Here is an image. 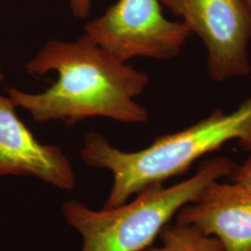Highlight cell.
<instances>
[{
  "mask_svg": "<svg viewBox=\"0 0 251 251\" xmlns=\"http://www.w3.org/2000/svg\"><path fill=\"white\" fill-rule=\"evenodd\" d=\"M160 0H117L88 22L84 35L121 62L142 57L170 60L179 56L191 31L163 15Z\"/></svg>",
  "mask_w": 251,
  "mask_h": 251,
  "instance_id": "277c9868",
  "label": "cell"
},
{
  "mask_svg": "<svg viewBox=\"0 0 251 251\" xmlns=\"http://www.w3.org/2000/svg\"><path fill=\"white\" fill-rule=\"evenodd\" d=\"M4 79V75H3V73L1 71V69H0V81L3 80Z\"/></svg>",
  "mask_w": 251,
  "mask_h": 251,
  "instance_id": "8fae6325",
  "label": "cell"
},
{
  "mask_svg": "<svg viewBox=\"0 0 251 251\" xmlns=\"http://www.w3.org/2000/svg\"><path fill=\"white\" fill-rule=\"evenodd\" d=\"M161 247L143 251H225L223 244L197 226L189 224H168L160 231Z\"/></svg>",
  "mask_w": 251,
  "mask_h": 251,
  "instance_id": "ba28073f",
  "label": "cell"
},
{
  "mask_svg": "<svg viewBox=\"0 0 251 251\" xmlns=\"http://www.w3.org/2000/svg\"><path fill=\"white\" fill-rule=\"evenodd\" d=\"M32 75L58 74L43 92L16 89L7 92L15 107L27 111L39 123L61 121L72 126L89 117H106L139 124L149 114L136 98L143 94L149 76L121 62L86 35L75 41L50 40L25 65Z\"/></svg>",
  "mask_w": 251,
  "mask_h": 251,
  "instance_id": "6da1fadb",
  "label": "cell"
},
{
  "mask_svg": "<svg viewBox=\"0 0 251 251\" xmlns=\"http://www.w3.org/2000/svg\"><path fill=\"white\" fill-rule=\"evenodd\" d=\"M176 215L217 237L225 251H251V194L236 183L211 182Z\"/></svg>",
  "mask_w": 251,
  "mask_h": 251,
  "instance_id": "52a82bcc",
  "label": "cell"
},
{
  "mask_svg": "<svg viewBox=\"0 0 251 251\" xmlns=\"http://www.w3.org/2000/svg\"><path fill=\"white\" fill-rule=\"evenodd\" d=\"M160 1L204 43L211 79L251 75V9L245 0Z\"/></svg>",
  "mask_w": 251,
  "mask_h": 251,
  "instance_id": "5b68a950",
  "label": "cell"
},
{
  "mask_svg": "<svg viewBox=\"0 0 251 251\" xmlns=\"http://www.w3.org/2000/svg\"><path fill=\"white\" fill-rule=\"evenodd\" d=\"M232 141L251 151V98L232 113L218 109L197 124L158 137L137 152L121 151L103 135L90 132L80 155L88 166L112 173L113 185L103 207L110 209L144 189L185 173L199 158Z\"/></svg>",
  "mask_w": 251,
  "mask_h": 251,
  "instance_id": "7a4b0ae2",
  "label": "cell"
},
{
  "mask_svg": "<svg viewBox=\"0 0 251 251\" xmlns=\"http://www.w3.org/2000/svg\"><path fill=\"white\" fill-rule=\"evenodd\" d=\"M233 183L240 185L251 194V154L241 166H236L230 175Z\"/></svg>",
  "mask_w": 251,
  "mask_h": 251,
  "instance_id": "9c48e42d",
  "label": "cell"
},
{
  "mask_svg": "<svg viewBox=\"0 0 251 251\" xmlns=\"http://www.w3.org/2000/svg\"><path fill=\"white\" fill-rule=\"evenodd\" d=\"M246 2H247V4H248V6L251 8V0H245Z\"/></svg>",
  "mask_w": 251,
  "mask_h": 251,
  "instance_id": "7c38bea8",
  "label": "cell"
},
{
  "mask_svg": "<svg viewBox=\"0 0 251 251\" xmlns=\"http://www.w3.org/2000/svg\"><path fill=\"white\" fill-rule=\"evenodd\" d=\"M92 0H69V7L75 19H87L90 14Z\"/></svg>",
  "mask_w": 251,
  "mask_h": 251,
  "instance_id": "30bf717a",
  "label": "cell"
},
{
  "mask_svg": "<svg viewBox=\"0 0 251 251\" xmlns=\"http://www.w3.org/2000/svg\"><path fill=\"white\" fill-rule=\"evenodd\" d=\"M236 166L229 157L217 156L202 163L191 178L171 187L150 186L129 203L97 211L72 199L63 204L62 212L82 236L81 251H143L182 206L211 182L229 177Z\"/></svg>",
  "mask_w": 251,
  "mask_h": 251,
  "instance_id": "3957f363",
  "label": "cell"
},
{
  "mask_svg": "<svg viewBox=\"0 0 251 251\" xmlns=\"http://www.w3.org/2000/svg\"><path fill=\"white\" fill-rule=\"evenodd\" d=\"M15 108L0 94V176L34 177L56 188L73 190L75 175L69 158L58 146L40 144Z\"/></svg>",
  "mask_w": 251,
  "mask_h": 251,
  "instance_id": "8992f818",
  "label": "cell"
}]
</instances>
